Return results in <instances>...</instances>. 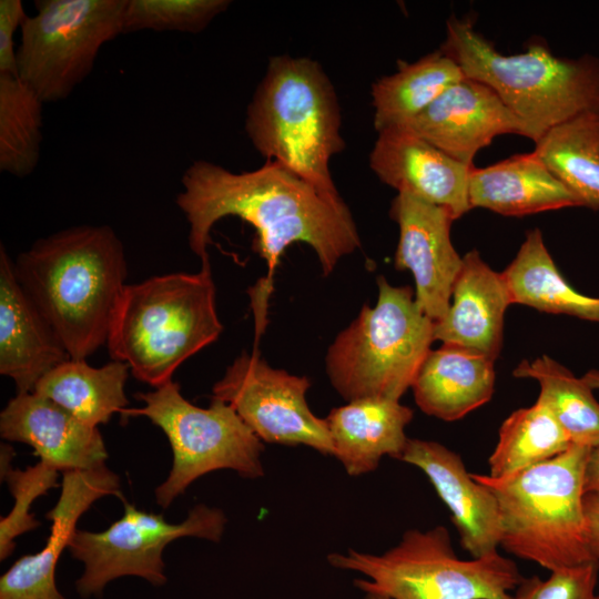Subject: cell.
Masks as SVG:
<instances>
[{"label": "cell", "mask_w": 599, "mask_h": 599, "mask_svg": "<svg viewBox=\"0 0 599 599\" xmlns=\"http://www.w3.org/2000/svg\"><path fill=\"white\" fill-rule=\"evenodd\" d=\"M181 185L175 203L186 219L189 246L201 265L211 264V231L226 216H237L256 230L253 250L267 263L268 285L285 248L295 242L314 250L324 276L361 247L355 221L342 196L324 194L274 161L233 172L197 160L184 171Z\"/></svg>", "instance_id": "obj_1"}, {"label": "cell", "mask_w": 599, "mask_h": 599, "mask_svg": "<svg viewBox=\"0 0 599 599\" xmlns=\"http://www.w3.org/2000/svg\"><path fill=\"white\" fill-rule=\"evenodd\" d=\"M13 270L70 358L85 361L106 345L128 276L124 246L111 226L77 225L38 238Z\"/></svg>", "instance_id": "obj_2"}, {"label": "cell", "mask_w": 599, "mask_h": 599, "mask_svg": "<svg viewBox=\"0 0 599 599\" xmlns=\"http://www.w3.org/2000/svg\"><path fill=\"white\" fill-rule=\"evenodd\" d=\"M342 113L332 81L307 57L276 55L246 108L245 133L274 161L324 194L341 197L331 159L345 149Z\"/></svg>", "instance_id": "obj_3"}, {"label": "cell", "mask_w": 599, "mask_h": 599, "mask_svg": "<svg viewBox=\"0 0 599 599\" xmlns=\"http://www.w3.org/2000/svg\"><path fill=\"white\" fill-rule=\"evenodd\" d=\"M211 264L126 284L114 309L106 347L135 379L159 387L187 358L219 338Z\"/></svg>", "instance_id": "obj_4"}, {"label": "cell", "mask_w": 599, "mask_h": 599, "mask_svg": "<svg viewBox=\"0 0 599 599\" xmlns=\"http://www.w3.org/2000/svg\"><path fill=\"white\" fill-rule=\"evenodd\" d=\"M439 50L465 77L490 87L524 123L535 143L554 126L599 112V58L555 55L541 42L502 54L468 20L451 17Z\"/></svg>", "instance_id": "obj_5"}, {"label": "cell", "mask_w": 599, "mask_h": 599, "mask_svg": "<svg viewBox=\"0 0 599 599\" xmlns=\"http://www.w3.org/2000/svg\"><path fill=\"white\" fill-rule=\"evenodd\" d=\"M589 451L571 444L560 455L504 479L471 474L497 499L500 547L549 571L597 561L583 506Z\"/></svg>", "instance_id": "obj_6"}, {"label": "cell", "mask_w": 599, "mask_h": 599, "mask_svg": "<svg viewBox=\"0 0 599 599\" xmlns=\"http://www.w3.org/2000/svg\"><path fill=\"white\" fill-rule=\"evenodd\" d=\"M375 306L364 305L325 356L326 374L347 402L399 400L430 351L434 322L422 311L409 286L377 277Z\"/></svg>", "instance_id": "obj_7"}, {"label": "cell", "mask_w": 599, "mask_h": 599, "mask_svg": "<svg viewBox=\"0 0 599 599\" xmlns=\"http://www.w3.org/2000/svg\"><path fill=\"white\" fill-rule=\"evenodd\" d=\"M326 558L334 568L364 575L354 586L366 595L388 599H514L524 578L516 562L499 552L460 559L440 525L406 530L380 555L348 549Z\"/></svg>", "instance_id": "obj_8"}, {"label": "cell", "mask_w": 599, "mask_h": 599, "mask_svg": "<svg viewBox=\"0 0 599 599\" xmlns=\"http://www.w3.org/2000/svg\"><path fill=\"white\" fill-rule=\"evenodd\" d=\"M135 397L143 406L125 408L121 414L149 418L165 434L173 454L167 478L154 490L162 508L214 470L231 469L247 479L264 476L263 441L227 403L212 397L207 408L197 407L181 394L173 379Z\"/></svg>", "instance_id": "obj_9"}, {"label": "cell", "mask_w": 599, "mask_h": 599, "mask_svg": "<svg viewBox=\"0 0 599 599\" xmlns=\"http://www.w3.org/2000/svg\"><path fill=\"white\" fill-rule=\"evenodd\" d=\"M126 0H37L20 29L19 78L43 103L69 98L102 47L123 33Z\"/></svg>", "instance_id": "obj_10"}, {"label": "cell", "mask_w": 599, "mask_h": 599, "mask_svg": "<svg viewBox=\"0 0 599 599\" xmlns=\"http://www.w3.org/2000/svg\"><path fill=\"white\" fill-rule=\"evenodd\" d=\"M226 522L221 509L204 504L195 505L180 524H170L162 515L125 504L123 516L108 529L74 531L68 548L84 566L75 589L82 598L98 597L110 581L125 576L163 586L166 582L162 557L165 547L181 537L219 542Z\"/></svg>", "instance_id": "obj_11"}, {"label": "cell", "mask_w": 599, "mask_h": 599, "mask_svg": "<svg viewBox=\"0 0 599 599\" xmlns=\"http://www.w3.org/2000/svg\"><path fill=\"white\" fill-rule=\"evenodd\" d=\"M309 387L307 377L273 368L256 352H244L214 384L212 397L231 405L264 443L304 445L333 456L326 420L307 404Z\"/></svg>", "instance_id": "obj_12"}, {"label": "cell", "mask_w": 599, "mask_h": 599, "mask_svg": "<svg viewBox=\"0 0 599 599\" xmlns=\"http://www.w3.org/2000/svg\"><path fill=\"white\" fill-rule=\"evenodd\" d=\"M389 215L399 227L395 267L412 272L415 300L435 323L449 307L463 265L450 240L455 219L448 210L405 193L394 197Z\"/></svg>", "instance_id": "obj_13"}, {"label": "cell", "mask_w": 599, "mask_h": 599, "mask_svg": "<svg viewBox=\"0 0 599 599\" xmlns=\"http://www.w3.org/2000/svg\"><path fill=\"white\" fill-rule=\"evenodd\" d=\"M369 167L386 185L448 210L455 220L471 210L468 183L474 167L419 136L408 126L378 132Z\"/></svg>", "instance_id": "obj_14"}, {"label": "cell", "mask_w": 599, "mask_h": 599, "mask_svg": "<svg viewBox=\"0 0 599 599\" xmlns=\"http://www.w3.org/2000/svg\"><path fill=\"white\" fill-rule=\"evenodd\" d=\"M120 495V477L105 465L62 473L61 494L45 518L51 521L44 547L16 560L0 578V599H65L55 583V569L69 547L80 517L98 499Z\"/></svg>", "instance_id": "obj_15"}, {"label": "cell", "mask_w": 599, "mask_h": 599, "mask_svg": "<svg viewBox=\"0 0 599 599\" xmlns=\"http://www.w3.org/2000/svg\"><path fill=\"white\" fill-rule=\"evenodd\" d=\"M404 126L469 166L476 153L497 135L527 134L524 123L490 87L467 77Z\"/></svg>", "instance_id": "obj_16"}, {"label": "cell", "mask_w": 599, "mask_h": 599, "mask_svg": "<svg viewBox=\"0 0 599 599\" xmlns=\"http://www.w3.org/2000/svg\"><path fill=\"white\" fill-rule=\"evenodd\" d=\"M398 460L419 468L447 506L459 542L471 558L498 552L500 517L494 494L467 471L461 457L434 441L408 438Z\"/></svg>", "instance_id": "obj_17"}, {"label": "cell", "mask_w": 599, "mask_h": 599, "mask_svg": "<svg viewBox=\"0 0 599 599\" xmlns=\"http://www.w3.org/2000/svg\"><path fill=\"white\" fill-rule=\"evenodd\" d=\"M0 436L31 446L40 460L62 473L92 469L105 465L108 458L98 427L34 392L9 400L0 414Z\"/></svg>", "instance_id": "obj_18"}, {"label": "cell", "mask_w": 599, "mask_h": 599, "mask_svg": "<svg viewBox=\"0 0 599 599\" xmlns=\"http://www.w3.org/2000/svg\"><path fill=\"white\" fill-rule=\"evenodd\" d=\"M70 359L51 325L18 282L13 261L0 245V374L17 394L33 392L52 368Z\"/></svg>", "instance_id": "obj_19"}, {"label": "cell", "mask_w": 599, "mask_h": 599, "mask_svg": "<svg viewBox=\"0 0 599 599\" xmlns=\"http://www.w3.org/2000/svg\"><path fill=\"white\" fill-rule=\"evenodd\" d=\"M510 304L501 273L491 270L477 251H470L463 257L446 314L434 323V339L496 361Z\"/></svg>", "instance_id": "obj_20"}, {"label": "cell", "mask_w": 599, "mask_h": 599, "mask_svg": "<svg viewBox=\"0 0 599 599\" xmlns=\"http://www.w3.org/2000/svg\"><path fill=\"white\" fill-rule=\"evenodd\" d=\"M413 410L399 400L362 398L333 408L325 418L334 457L353 477L374 471L384 456L398 459Z\"/></svg>", "instance_id": "obj_21"}, {"label": "cell", "mask_w": 599, "mask_h": 599, "mask_svg": "<svg viewBox=\"0 0 599 599\" xmlns=\"http://www.w3.org/2000/svg\"><path fill=\"white\" fill-rule=\"evenodd\" d=\"M470 207L506 216H521L582 206L534 151L515 154L493 165L473 167L468 183Z\"/></svg>", "instance_id": "obj_22"}, {"label": "cell", "mask_w": 599, "mask_h": 599, "mask_svg": "<svg viewBox=\"0 0 599 599\" xmlns=\"http://www.w3.org/2000/svg\"><path fill=\"white\" fill-rule=\"evenodd\" d=\"M494 363L484 354L456 345L430 349L412 385L417 406L446 422L465 417L491 398Z\"/></svg>", "instance_id": "obj_23"}, {"label": "cell", "mask_w": 599, "mask_h": 599, "mask_svg": "<svg viewBox=\"0 0 599 599\" xmlns=\"http://www.w3.org/2000/svg\"><path fill=\"white\" fill-rule=\"evenodd\" d=\"M128 364L111 361L92 367L84 359H67L48 372L33 392L58 404L79 420L98 427L128 408Z\"/></svg>", "instance_id": "obj_24"}, {"label": "cell", "mask_w": 599, "mask_h": 599, "mask_svg": "<svg viewBox=\"0 0 599 599\" xmlns=\"http://www.w3.org/2000/svg\"><path fill=\"white\" fill-rule=\"evenodd\" d=\"M511 303L599 323V297L571 287L546 248L540 230L527 233L516 257L501 272Z\"/></svg>", "instance_id": "obj_25"}, {"label": "cell", "mask_w": 599, "mask_h": 599, "mask_svg": "<svg viewBox=\"0 0 599 599\" xmlns=\"http://www.w3.org/2000/svg\"><path fill=\"white\" fill-rule=\"evenodd\" d=\"M464 77L458 64L437 50L377 79L370 89L375 130L407 125Z\"/></svg>", "instance_id": "obj_26"}, {"label": "cell", "mask_w": 599, "mask_h": 599, "mask_svg": "<svg viewBox=\"0 0 599 599\" xmlns=\"http://www.w3.org/2000/svg\"><path fill=\"white\" fill-rule=\"evenodd\" d=\"M535 144L538 156L582 206L599 210V112L558 124Z\"/></svg>", "instance_id": "obj_27"}, {"label": "cell", "mask_w": 599, "mask_h": 599, "mask_svg": "<svg viewBox=\"0 0 599 599\" xmlns=\"http://www.w3.org/2000/svg\"><path fill=\"white\" fill-rule=\"evenodd\" d=\"M512 375L539 384L536 402L551 413L571 444L599 446V402L582 377L545 355L532 362L521 361Z\"/></svg>", "instance_id": "obj_28"}, {"label": "cell", "mask_w": 599, "mask_h": 599, "mask_svg": "<svg viewBox=\"0 0 599 599\" xmlns=\"http://www.w3.org/2000/svg\"><path fill=\"white\" fill-rule=\"evenodd\" d=\"M570 446L568 435L551 413L536 402L512 412L501 424L498 441L488 458V476L495 479L515 476Z\"/></svg>", "instance_id": "obj_29"}, {"label": "cell", "mask_w": 599, "mask_h": 599, "mask_svg": "<svg viewBox=\"0 0 599 599\" xmlns=\"http://www.w3.org/2000/svg\"><path fill=\"white\" fill-rule=\"evenodd\" d=\"M43 102L18 74L0 73V171L23 179L37 169Z\"/></svg>", "instance_id": "obj_30"}, {"label": "cell", "mask_w": 599, "mask_h": 599, "mask_svg": "<svg viewBox=\"0 0 599 599\" xmlns=\"http://www.w3.org/2000/svg\"><path fill=\"white\" fill-rule=\"evenodd\" d=\"M231 3L230 0H126L123 33L142 30L200 33Z\"/></svg>", "instance_id": "obj_31"}, {"label": "cell", "mask_w": 599, "mask_h": 599, "mask_svg": "<svg viewBox=\"0 0 599 599\" xmlns=\"http://www.w3.org/2000/svg\"><path fill=\"white\" fill-rule=\"evenodd\" d=\"M58 476L57 468L40 460L22 470L11 468L1 477L7 481L14 501L10 512L0 520V560L13 552L17 537L40 526L31 512V506L37 498L59 487Z\"/></svg>", "instance_id": "obj_32"}, {"label": "cell", "mask_w": 599, "mask_h": 599, "mask_svg": "<svg viewBox=\"0 0 599 599\" xmlns=\"http://www.w3.org/2000/svg\"><path fill=\"white\" fill-rule=\"evenodd\" d=\"M599 561L550 571L547 579L522 578L514 599H599Z\"/></svg>", "instance_id": "obj_33"}, {"label": "cell", "mask_w": 599, "mask_h": 599, "mask_svg": "<svg viewBox=\"0 0 599 599\" xmlns=\"http://www.w3.org/2000/svg\"><path fill=\"white\" fill-rule=\"evenodd\" d=\"M27 17L21 0H0V73L18 74L14 33Z\"/></svg>", "instance_id": "obj_34"}, {"label": "cell", "mask_w": 599, "mask_h": 599, "mask_svg": "<svg viewBox=\"0 0 599 599\" xmlns=\"http://www.w3.org/2000/svg\"><path fill=\"white\" fill-rule=\"evenodd\" d=\"M583 506L588 525L589 548L593 559L599 561V497L585 495Z\"/></svg>", "instance_id": "obj_35"}, {"label": "cell", "mask_w": 599, "mask_h": 599, "mask_svg": "<svg viewBox=\"0 0 599 599\" xmlns=\"http://www.w3.org/2000/svg\"><path fill=\"white\" fill-rule=\"evenodd\" d=\"M585 495L599 497V446L590 448L583 475Z\"/></svg>", "instance_id": "obj_36"}, {"label": "cell", "mask_w": 599, "mask_h": 599, "mask_svg": "<svg viewBox=\"0 0 599 599\" xmlns=\"http://www.w3.org/2000/svg\"><path fill=\"white\" fill-rule=\"evenodd\" d=\"M0 454H1L0 473L2 477L7 471H9L12 468L11 460L13 459L14 450L9 444L2 443Z\"/></svg>", "instance_id": "obj_37"}, {"label": "cell", "mask_w": 599, "mask_h": 599, "mask_svg": "<svg viewBox=\"0 0 599 599\" xmlns=\"http://www.w3.org/2000/svg\"><path fill=\"white\" fill-rule=\"evenodd\" d=\"M582 379L592 388V389H599V370L591 369L587 372Z\"/></svg>", "instance_id": "obj_38"}, {"label": "cell", "mask_w": 599, "mask_h": 599, "mask_svg": "<svg viewBox=\"0 0 599 599\" xmlns=\"http://www.w3.org/2000/svg\"><path fill=\"white\" fill-rule=\"evenodd\" d=\"M365 599H388V598L378 596V595H366Z\"/></svg>", "instance_id": "obj_39"}]
</instances>
